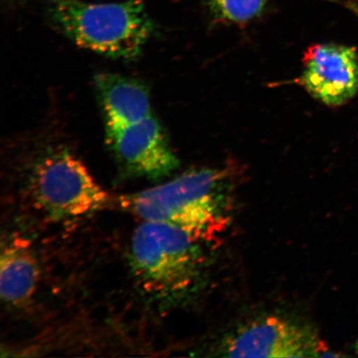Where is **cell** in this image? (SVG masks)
<instances>
[{
  "mask_svg": "<svg viewBox=\"0 0 358 358\" xmlns=\"http://www.w3.org/2000/svg\"><path fill=\"white\" fill-rule=\"evenodd\" d=\"M26 186L34 206L52 220L87 216L109 201L82 161L62 146L45 148L34 157Z\"/></svg>",
  "mask_w": 358,
  "mask_h": 358,
  "instance_id": "4",
  "label": "cell"
},
{
  "mask_svg": "<svg viewBox=\"0 0 358 358\" xmlns=\"http://www.w3.org/2000/svg\"><path fill=\"white\" fill-rule=\"evenodd\" d=\"M40 268L32 245L27 239L13 237L3 246L0 257V294L7 306L22 308L37 290Z\"/></svg>",
  "mask_w": 358,
  "mask_h": 358,
  "instance_id": "8",
  "label": "cell"
},
{
  "mask_svg": "<svg viewBox=\"0 0 358 358\" xmlns=\"http://www.w3.org/2000/svg\"><path fill=\"white\" fill-rule=\"evenodd\" d=\"M268 0H204L214 20L245 24L262 15Z\"/></svg>",
  "mask_w": 358,
  "mask_h": 358,
  "instance_id": "10",
  "label": "cell"
},
{
  "mask_svg": "<svg viewBox=\"0 0 358 358\" xmlns=\"http://www.w3.org/2000/svg\"><path fill=\"white\" fill-rule=\"evenodd\" d=\"M48 13L53 24L80 47L122 59L140 55L155 30L143 0H51Z\"/></svg>",
  "mask_w": 358,
  "mask_h": 358,
  "instance_id": "2",
  "label": "cell"
},
{
  "mask_svg": "<svg viewBox=\"0 0 358 358\" xmlns=\"http://www.w3.org/2000/svg\"><path fill=\"white\" fill-rule=\"evenodd\" d=\"M358 11V10H357Z\"/></svg>",
  "mask_w": 358,
  "mask_h": 358,
  "instance_id": "14",
  "label": "cell"
},
{
  "mask_svg": "<svg viewBox=\"0 0 358 358\" xmlns=\"http://www.w3.org/2000/svg\"><path fill=\"white\" fill-rule=\"evenodd\" d=\"M201 241L167 223L145 221L132 237L131 259L134 275L148 294L172 299L195 285L206 258Z\"/></svg>",
  "mask_w": 358,
  "mask_h": 358,
  "instance_id": "3",
  "label": "cell"
},
{
  "mask_svg": "<svg viewBox=\"0 0 358 358\" xmlns=\"http://www.w3.org/2000/svg\"><path fill=\"white\" fill-rule=\"evenodd\" d=\"M232 173L228 167L192 170L124 196L122 206L144 221L167 223L201 243H212L229 226Z\"/></svg>",
  "mask_w": 358,
  "mask_h": 358,
  "instance_id": "1",
  "label": "cell"
},
{
  "mask_svg": "<svg viewBox=\"0 0 358 358\" xmlns=\"http://www.w3.org/2000/svg\"><path fill=\"white\" fill-rule=\"evenodd\" d=\"M106 128L107 144L127 176L159 179L178 168L177 157L153 115L122 127Z\"/></svg>",
  "mask_w": 358,
  "mask_h": 358,
  "instance_id": "6",
  "label": "cell"
},
{
  "mask_svg": "<svg viewBox=\"0 0 358 358\" xmlns=\"http://www.w3.org/2000/svg\"><path fill=\"white\" fill-rule=\"evenodd\" d=\"M357 10H358V0H357V6H356Z\"/></svg>",
  "mask_w": 358,
  "mask_h": 358,
  "instance_id": "12",
  "label": "cell"
},
{
  "mask_svg": "<svg viewBox=\"0 0 358 358\" xmlns=\"http://www.w3.org/2000/svg\"><path fill=\"white\" fill-rule=\"evenodd\" d=\"M355 348H356V351L358 352V339H357V341L355 344Z\"/></svg>",
  "mask_w": 358,
  "mask_h": 358,
  "instance_id": "11",
  "label": "cell"
},
{
  "mask_svg": "<svg viewBox=\"0 0 358 358\" xmlns=\"http://www.w3.org/2000/svg\"><path fill=\"white\" fill-rule=\"evenodd\" d=\"M223 351L230 357H334L308 327L270 316L246 324L227 340Z\"/></svg>",
  "mask_w": 358,
  "mask_h": 358,
  "instance_id": "5",
  "label": "cell"
},
{
  "mask_svg": "<svg viewBox=\"0 0 358 358\" xmlns=\"http://www.w3.org/2000/svg\"><path fill=\"white\" fill-rule=\"evenodd\" d=\"M356 12L358 13V11H357V10H356Z\"/></svg>",
  "mask_w": 358,
  "mask_h": 358,
  "instance_id": "13",
  "label": "cell"
},
{
  "mask_svg": "<svg viewBox=\"0 0 358 358\" xmlns=\"http://www.w3.org/2000/svg\"><path fill=\"white\" fill-rule=\"evenodd\" d=\"M299 83L326 106L345 105L358 93L356 48L334 43L313 45L304 53Z\"/></svg>",
  "mask_w": 358,
  "mask_h": 358,
  "instance_id": "7",
  "label": "cell"
},
{
  "mask_svg": "<svg viewBox=\"0 0 358 358\" xmlns=\"http://www.w3.org/2000/svg\"><path fill=\"white\" fill-rule=\"evenodd\" d=\"M96 86L106 127L140 122L152 115L149 92L138 80L101 73L96 78Z\"/></svg>",
  "mask_w": 358,
  "mask_h": 358,
  "instance_id": "9",
  "label": "cell"
}]
</instances>
